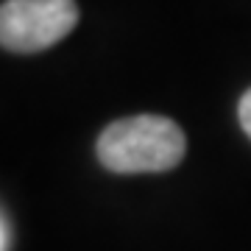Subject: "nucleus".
Segmentation results:
<instances>
[{"instance_id": "7ed1b4c3", "label": "nucleus", "mask_w": 251, "mask_h": 251, "mask_svg": "<svg viewBox=\"0 0 251 251\" xmlns=\"http://www.w3.org/2000/svg\"><path fill=\"white\" fill-rule=\"evenodd\" d=\"M240 126H243V131L251 137V90L240 98Z\"/></svg>"}, {"instance_id": "f257e3e1", "label": "nucleus", "mask_w": 251, "mask_h": 251, "mask_svg": "<svg viewBox=\"0 0 251 251\" xmlns=\"http://www.w3.org/2000/svg\"><path fill=\"white\" fill-rule=\"evenodd\" d=\"M95 151L112 173H165L184 159L187 140L171 117L134 115L109 123Z\"/></svg>"}, {"instance_id": "20e7f679", "label": "nucleus", "mask_w": 251, "mask_h": 251, "mask_svg": "<svg viewBox=\"0 0 251 251\" xmlns=\"http://www.w3.org/2000/svg\"><path fill=\"white\" fill-rule=\"evenodd\" d=\"M6 246H9V232H6V224L0 218V251H6Z\"/></svg>"}, {"instance_id": "f03ea898", "label": "nucleus", "mask_w": 251, "mask_h": 251, "mask_svg": "<svg viewBox=\"0 0 251 251\" xmlns=\"http://www.w3.org/2000/svg\"><path fill=\"white\" fill-rule=\"evenodd\" d=\"M75 23V0H6L0 6V45L11 53H36L62 42Z\"/></svg>"}]
</instances>
